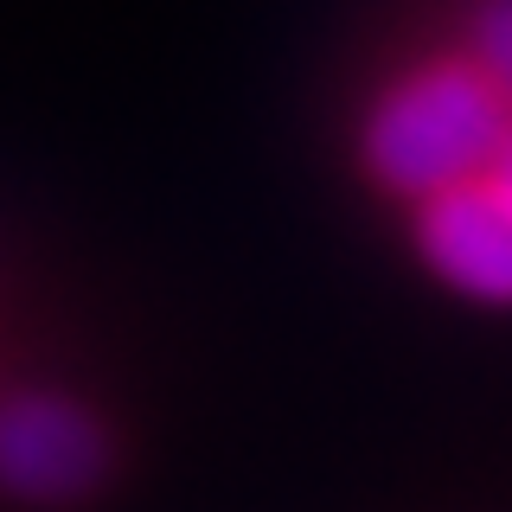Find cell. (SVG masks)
<instances>
[{
  "label": "cell",
  "instance_id": "5",
  "mask_svg": "<svg viewBox=\"0 0 512 512\" xmlns=\"http://www.w3.org/2000/svg\"><path fill=\"white\" fill-rule=\"evenodd\" d=\"M493 180H500V186L512 192V135H506V148H500V160H493Z\"/></svg>",
  "mask_w": 512,
  "mask_h": 512
},
{
  "label": "cell",
  "instance_id": "3",
  "mask_svg": "<svg viewBox=\"0 0 512 512\" xmlns=\"http://www.w3.org/2000/svg\"><path fill=\"white\" fill-rule=\"evenodd\" d=\"M410 250L455 301L493 314L512 308V192L493 173L410 205Z\"/></svg>",
  "mask_w": 512,
  "mask_h": 512
},
{
  "label": "cell",
  "instance_id": "1",
  "mask_svg": "<svg viewBox=\"0 0 512 512\" xmlns=\"http://www.w3.org/2000/svg\"><path fill=\"white\" fill-rule=\"evenodd\" d=\"M512 135L506 96L461 52H429L391 71L359 109V173L384 199L423 205L436 192L487 180Z\"/></svg>",
  "mask_w": 512,
  "mask_h": 512
},
{
  "label": "cell",
  "instance_id": "2",
  "mask_svg": "<svg viewBox=\"0 0 512 512\" xmlns=\"http://www.w3.org/2000/svg\"><path fill=\"white\" fill-rule=\"evenodd\" d=\"M109 436L90 404L64 391L0 397V493L20 506H71L103 480Z\"/></svg>",
  "mask_w": 512,
  "mask_h": 512
},
{
  "label": "cell",
  "instance_id": "4",
  "mask_svg": "<svg viewBox=\"0 0 512 512\" xmlns=\"http://www.w3.org/2000/svg\"><path fill=\"white\" fill-rule=\"evenodd\" d=\"M455 52L468 58L474 71L506 96V109H512V0H474L468 32H461Z\"/></svg>",
  "mask_w": 512,
  "mask_h": 512
}]
</instances>
